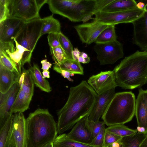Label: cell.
Returning <instances> with one entry per match:
<instances>
[{
	"mask_svg": "<svg viewBox=\"0 0 147 147\" xmlns=\"http://www.w3.org/2000/svg\"><path fill=\"white\" fill-rule=\"evenodd\" d=\"M136 129L138 132L144 133L146 134L145 129L143 127L138 126Z\"/></svg>",
	"mask_w": 147,
	"mask_h": 147,
	"instance_id": "c3c4849f",
	"label": "cell"
},
{
	"mask_svg": "<svg viewBox=\"0 0 147 147\" xmlns=\"http://www.w3.org/2000/svg\"><path fill=\"white\" fill-rule=\"evenodd\" d=\"M90 61V57L87 59H84L80 55L78 59V61L80 63H83L85 64L89 63Z\"/></svg>",
	"mask_w": 147,
	"mask_h": 147,
	"instance_id": "b9f144b4",
	"label": "cell"
},
{
	"mask_svg": "<svg viewBox=\"0 0 147 147\" xmlns=\"http://www.w3.org/2000/svg\"><path fill=\"white\" fill-rule=\"evenodd\" d=\"M7 8L8 17L25 22L40 18L36 0H8Z\"/></svg>",
	"mask_w": 147,
	"mask_h": 147,
	"instance_id": "52a82bcc",
	"label": "cell"
},
{
	"mask_svg": "<svg viewBox=\"0 0 147 147\" xmlns=\"http://www.w3.org/2000/svg\"><path fill=\"white\" fill-rule=\"evenodd\" d=\"M41 147H54L53 142H50L48 143Z\"/></svg>",
	"mask_w": 147,
	"mask_h": 147,
	"instance_id": "f907efd6",
	"label": "cell"
},
{
	"mask_svg": "<svg viewBox=\"0 0 147 147\" xmlns=\"http://www.w3.org/2000/svg\"><path fill=\"white\" fill-rule=\"evenodd\" d=\"M55 64L60 69L73 74H84V70L80 63L74 60H68L59 65Z\"/></svg>",
	"mask_w": 147,
	"mask_h": 147,
	"instance_id": "4316f807",
	"label": "cell"
},
{
	"mask_svg": "<svg viewBox=\"0 0 147 147\" xmlns=\"http://www.w3.org/2000/svg\"><path fill=\"white\" fill-rule=\"evenodd\" d=\"M80 56L84 59H87L89 57L86 53L83 52H81Z\"/></svg>",
	"mask_w": 147,
	"mask_h": 147,
	"instance_id": "681fc988",
	"label": "cell"
},
{
	"mask_svg": "<svg viewBox=\"0 0 147 147\" xmlns=\"http://www.w3.org/2000/svg\"><path fill=\"white\" fill-rule=\"evenodd\" d=\"M136 2L134 0H114L101 10L107 12L127 10L136 8Z\"/></svg>",
	"mask_w": 147,
	"mask_h": 147,
	"instance_id": "603a6c76",
	"label": "cell"
},
{
	"mask_svg": "<svg viewBox=\"0 0 147 147\" xmlns=\"http://www.w3.org/2000/svg\"><path fill=\"white\" fill-rule=\"evenodd\" d=\"M144 10L137 7L131 9L120 11L107 12L101 11L94 15V21L108 25H115L119 24L132 23L143 14Z\"/></svg>",
	"mask_w": 147,
	"mask_h": 147,
	"instance_id": "9c48e42d",
	"label": "cell"
},
{
	"mask_svg": "<svg viewBox=\"0 0 147 147\" xmlns=\"http://www.w3.org/2000/svg\"><path fill=\"white\" fill-rule=\"evenodd\" d=\"M42 75L44 78H50V72L49 71H44L42 72Z\"/></svg>",
	"mask_w": 147,
	"mask_h": 147,
	"instance_id": "bcb514c9",
	"label": "cell"
},
{
	"mask_svg": "<svg viewBox=\"0 0 147 147\" xmlns=\"http://www.w3.org/2000/svg\"><path fill=\"white\" fill-rule=\"evenodd\" d=\"M114 0H48L53 14L67 18L74 22L85 23Z\"/></svg>",
	"mask_w": 147,
	"mask_h": 147,
	"instance_id": "277c9868",
	"label": "cell"
},
{
	"mask_svg": "<svg viewBox=\"0 0 147 147\" xmlns=\"http://www.w3.org/2000/svg\"><path fill=\"white\" fill-rule=\"evenodd\" d=\"M122 138L107 131L106 129L103 147H107L113 143L120 140Z\"/></svg>",
	"mask_w": 147,
	"mask_h": 147,
	"instance_id": "e575fe53",
	"label": "cell"
},
{
	"mask_svg": "<svg viewBox=\"0 0 147 147\" xmlns=\"http://www.w3.org/2000/svg\"><path fill=\"white\" fill-rule=\"evenodd\" d=\"M98 94L85 80L70 88L68 99L57 112L58 134H61L72 128L80 119L92 111Z\"/></svg>",
	"mask_w": 147,
	"mask_h": 147,
	"instance_id": "6da1fadb",
	"label": "cell"
},
{
	"mask_svg": "<svg viewBox=\"0 0 147 147\" xmlns=\"http://www.w3.org/2000/svg\"><path fill=\"white\" fill-rule=\"evenodd\" d=\"M146 134L137 132L134 134L123 137L121 139L123 147H140Z\"/></svg>",
	"mask_w": 147,
	"mask_h": 147,
	"instance_id": "83f0119b",
	"label": "cell"
},
{
	"mask_svg": "<svg viewBox=\"0 0 147 147\" xmlns=\"http://www.w3.org/2000/svg\"><path fill=\"white\" fill-rule=\"evenodd\" d=\"M47 39L50 47L54 48L60 46L58 34L50 33L48 35Z\"/></svg>",
	"mask_w": 147,
	"mask_h": 147,
	"instance_id": "74e56055",
	"label": "cell"
},
{
	"mask_svg": "<svg viewBox=\"0 0 147 147\" xmlns=\"http://www.w3.org/2000/svg\"><path fill=\"white\" fill-rule=\"evenodd\" d=\"M48 0H36L37 5L40 10L42 7L45 3H47Z\"/></svg>",
	"mask_w": 147,
	"mask_h": 147,
	"instance_id": "7bdbcfd3",
	"label": "cell"
},
{
	"mask_svg": "<svg viewBox=\"0 0 147 147\" xmlns=\"http://www.w3.org/2000/svg\"><path fill=\"white\" fill-rule=\"evenodd\" d=\"M11 113L1 127H0V147H5L13 117Z\"/></svg>",
	"mask_w": 147,
	"mask_h": 147,
	"instance_id": "4dcf8cb0",
	"label": "cell"
},
{
	"mask_svg": "<svg viewBox=\"0 0 147 147\" xmlns=\"http://www.w3.org/2000/svg\"><path fill=\"white\" fill-rule=\"evenodd\" d=\"M54 147H96L81 143L68 137L65 134L58 136L53 142Z\"/></svg>",
	"mask_w": 147,
	"mask_h": 147,
	"instance_id": "d4e9b609",
	"label": "cell"
},
{
	"mask_svg": "<svg viewBox=\"0 0 147 147\" xmlns=\"http://www.w3.org/2000/svg\"><path fill=\"white\" fill-rule=\"evenodd\" d=\"M88 123L93 136V138L100 132L103 126L105 125L103 121H93L88 120Z\"/></svg>",
	"mask_w": 147,
	"mask_h": 147,
	"instance_id": "d590c367",
	"label": "cell"
},
{
	"mask_svg": "<svg viewBox=\"0 0 147 147\" xmlns=\"http://www.w3.org/2000/svg\"><path fill=\"white\" fill-rule=\"evenodd\" d=\"M41 63L42 65L41 69L44 71H49L51 67L52 64L47 61L46 59H44L41 61Z\"/></svg>",
	"mask_w": 147,
	"mask_h": 147,
	"instance_id": "ab89813d",
	"label": "cell"
},
{
	"mask_svg": "<svg viewBox=\"0 0 147 147\" xmlns=\"http://www.w3.org/2000/svg\"><path fill=\"white\" fill-rule=\"evenodd\" d=\"M81 52L77 48H74L72 52V55L73 59L78 61L79 57L80 55Z\"/></svg>",
	"mask_w": 147,
	"mask_h": 147,
	"instance_id": "60d3db41",
	"label": "cell"
},
{
	"mask_svg": "<svg viewBox=\"0 0 147 147\" xmlns=\"http://www.w3.org/2000/svg\"><path fill=\"white\" fill-rule=\"evenodd\" d=\"M58 36L60 46L67 55L71 59H73L72 55L73 47L71 42L61 32L58 34Z\"/></svg>",
	"mask_w": 147,
	"mask_h": 147,
	"instance_id": "1f68e13d",
	"label": "cell"
},
{
	"mask_svg": "<svg viewBox=\"0 0 147 147\" xmlns=\"http://www.w3.org/2000/svg\"><path fill=\"white\" fill-rule=\"evenodd\" d=\"M43 25V21L40 18L26 22L15 38L20 45L28 50L23 56V67L26 63L30 65L32 53L38 40L41 36Z\"/></svg>",
	"mask_w": 147,
	"mask_h": 147,
	"instance_id": "8992f818",
	"label": "cell"
},
{
	"mask_svg": "<svg viewBox=\"0 0 147 147\" xmlns=\"http://www.w3.org/2000/svg\"><path fill=\"white\" fill-rule=\"evenodd\" d=\"M109 25L93 21L76 25L74 28L82 43L89 45L94 42L100 33Z\"/></svg>",
	"mask_w": 147,
	"mask_h": 147,
	"instance_id": "7c38bea8",
	"label": "cell"
},
{
	"mask_svg": "<svg viewBox=\"0 0 147 147\" xmlns=\"http://www.w3.org/2000/svg\"><path fill=\"white\" fill-rule=\"evenodd\" d=\"M8 0H0V22L8 17Z\"/></svg>",
	"mask_w": 147,
	"mask_h": 147,
	"instance_id": "8d00e7d4",
	"label": "cell"
},
{
	"mask_svg": "<svg viewBox=\"0 0 147 147\" xmlns=\"http://www.w3.org/2000/svg\"><path fill=\"white\" fill-rule=\"evenodd\" d=\"M106 130L122 138L136 133V129H133L128 128L124 124H117L108 127Z\"/></svg>",
	"mask_w": 147,
	"mask_h": 147,
	"instance_id": "f1b7e54d",
	"label": "cell"
},
{
	"mask_svg": "<svg viewBox=\"0 0 147 147\" xmlns=\"http://www.w3.org/2000/svg\"><path fill=\"white\" fill-rule=\"evenodd\" d=\"M145 3L144 12L139 18L133 22V41L143 51H147V0H143Z\"/></svg>",
	"mask_w": 147,
	"mask_h": 147,
	"instance_id": "4fadbf2b",
	"label": "cell"
},
{
	"mask_svg": "<svg viewBox=\"0 0 147 147\" xmlns=\"http://www.w3.org/2000/svg\"><path fill=\"white\" fill-rule=\"evenodd\" d=\"M53 69L56 72L60 74L64 78H66L69 81L71 82L73 81V80L70 78V76H73L74 74H71L67 71L60 69L55 64L53 66Z\"/></svg>",
	"mask_w": 147,
	"mask_h": 147,
	"instance_id": "f35d334b",
	"label": "cell"
},
{
	"mask_svg": "<svg viewBox=\"0 0 147 147\" xmlns=\"http://www.w3.org/2000/svg\"><path fill=\"white\" fill-rule=\"evenodd\" d=\"M136 99L131 91L115 93L101 117L108 127L124 124L135 115Z\"/></svg>",
	"mask_w": 147,
	"mask_h": 147,
	"instance_id": "5b68a950",
	"label": "cell"
},
{
	"mask_svg": "<svg viewBox=\"0 0 147 147\" xmlns=\"http://www.w3.org/2000/svg\"><path fill=\"white\" fill-rule=\"evenodd\" d=\"M113 71L117 86L125 89L140 88L147 83V51H137L125 57Z\"/></svg>",
	"mask_w": 147,
	"mask_h": 147,
	"instance_id": "7a4b0ae2",
	"label": "cell"
},
{
	"mask_svg": "<svg viewBox=\"0 0 147 147\" xmlns=\"http://www.w3.org/2000/svg\"><path fill=\"white\" fill-rule=\"evenodd\" d=\"M42 19L43 25L41 32V36L46 34H59L61 32L60 22L53 17V15Z\"/></svg>",
	"mask_w": 147,
	"mask_h": 147,
	"instance_id": "cb8c5ba5",
	"label": "cell"
},
{
	"mask_svg": "<svg viewBox=\"0 0 147 147\" xmlns=\"http://www.w3.org/2000/svg\"><path fill=\"white\" fill-rule=\"evenodd\" d=\"M89 114L79 121L67 135L68 137L83 143L90 144L93 139L88 121Z\"/></svg>",
	"mask_w": 147,
	"mask_h": 147,
	"instance_id": "2e32d148",
	"label": "cell"
},
{
	"mask_svg": "<svg viewBox=\"0 0 147 147\" xmlns=\"http://www.w3.org/2000/svg\"><path fill=\"white\" fill-rule=\"evenodd\" d=\"M115 94V89H113L100 95H98L94 106L89 115V121H99Z\"/></svg>",
	"mask_w": 147,
	"mask_h": 147,
	"instance_id": "d6986e66",
	"label": "cell"
},
{
	"mask_svg": "<svg viewBox=\"0 0 147 147\" xmlns=\"http://www.w3.org/2000/svg\"><path fill=\"white\" fill-rule=\"evenodd\" d=\"M121 140V139L119 141L113 143L107 147H123V144Z\"/></svg>",
	"mask_w": 147,
	"mask_h": 147,
	"instance_id": "f6af8a7d",
	"label": "cell"
},
{
	"mask_svg": "<svg viewBox=\"0 0 147 147\" xmlns=\"http://www.w3.org/2000/svg\"><path fill=\"white\" fill-rule=\"evenodd\" d=\"M20 88L19 83L17 82L13 84L7 92H0V127L11 113V110Z\"/></svg>",
	"mask_w": 147,
	"mask_h": 147,
	"instance_id": "9a60e30c",
	"label": "cell"
},
{
	"mask_svg": "<svg viewBox=\"0 0 147 147\" xmlns=\"http://www.w3.org/2000/svg\"><path fill=\"white\" fill-rule=\"evenodd\" d=\"M106 129L105 125L99 133L93 138L90 145L96 147H103Z\"/></svg>",
	"mask_w": 147,
	"mask_h": 147,
	"instance_id": "836d02e7",
	"label": "cell"
},
{
	"mask_svg": "<svg viewBox=\"0 0 147 147\" xmlns=\"http://www.w3.org/2000/svg\"><path fill=\"white\" fill-rule=\"evenodd\" d=\"M140 147H147V135L142 141Z\"/></svg>",
	"mask_w": 147,
	"mask_h": 147,
	"instance_id": "7dc6e473",
	"label": "cell"
},
{
	"mask_svg": "<svg viewBox=\"0 0 147 147\" xmlns=\"http://www.w3.org/2000/svg\"><path fill=\"white\" fill-rule=\"evenodd\" d=\"M28 69L36 86L46 92H49L51 91L52 88L49 82L43 78L37 64L33 63V66H30Z\"/></svg>",
	"mask_w": 147,
	"mask_h": 147,
	"instance_id": "7402d4cb",
	"label": "cell"
},
{
	"mask_svg": "<svg viewBox=\"0 0 147 147\" xmlns=\"http://www.w3.org/2000/svg\"><path fill=\"white\" fill-rule=\"evenodd\" d=\"M18 19L8 17L0 22V42H14V39L25 23Z\"/></svg>",
	"mask_w": 147,
	"mask_h": 147,
	"instance_id": "5bb4252c",
	"label": "cell"
},
{
	"mask_svg": "<svg viewBox=\"0 0 147 147\" xmlns=\"http://www.w3.org/2000/svg\"><path fill=\"white\" fill-rule=\"evenodd\" d=\"M115 25H110L99 34L94 42L97 43H105L117 40Z\"/></svg>",
	"mask_w": 147,
	"mask_h": 147,
	"instance_id": "484cf974",
	"label": "cell"
},
{
	"mask_svg": "<svg viewBox=\"0 0 147 147\" xmlns=\"http://www.w3.org/2000/svg\"><path fill=\"white\" fill-rule=\"evenodd\" d=\"M33 94L30 91L20 87L10 112L13 114L24 112L29 108Z\"/></svg>",
	"mask_w": 147,
	"mask_h": 147,
	"instance_id": "ffe728a7",
	"label": "cell"
},
{
	"mask_svg": "<svg viewBox=\"0 0 147 147\" xmlns=\"http://www.w3.org/2000/svg\"><path fill=\"white\" fill-rule=\"evenodd\" d=\"M50 51L55 64L59 65L68 60H73L70 58L61 47L51 48Z\"/></svg>",
	"mask_w": 147,
	"mask_h": 147,
	"instance_id": "f546056e",
	"label": "cell"
},
{
	"mask_svg": "<svg viewBox=\"0 0 147 147\" xmlns=\"http://www.w3.org/2000/svg\"><path fill=\"white\" fill-rule=\"evenodd\" d=\"M135 115L138 126L143 127L147 135V89H139L136 101Z\"/></svg>",
	"mask_w": 147,
	"mask_h": 147,
	"instance_id": "ac0fdd59",
	"label": "cell"
},
{
	"mask_svg": "<svg viewBox=\"0 0 147 147\" xmlns=\"http://www.w3.org/2000/svg\"><path fill=\"white\" fill-rule=\"evenodd\" d=\"M88 84L98 95H100L117 86L113 71H101L91 76L88 80Z\"/></svg>",
	"mask_w": 147,
	"mask_h": 147,
	"instance_id": "8fae6325",
	"label": "cell"
},
{
	"mask_svg": "<svg viewBox=\"0 0 147 147\" xmlns=\"http://www.w3.org/2000/svg\"><path fill=\"white\" fill-rule=\"evenodd\" d=\"M16 50L14 42H0V49L3 51L12 60L20 76L24 69L22 60L24 54L27 50L20 45L14 38Z\"/></svg>",
	"mask_w": 147,
	"mask_h": 147,
	"instance_id": "e0dca14e",
	"label": "cell"
},
{
	"mask_svg": "<svg viewBox=\"0 0 147 147\" xmlns=\"http://www.w3.org/2000/svg\"><path fill=\"white\" fill-rule=\"evenodd\" d=\"M145 5V3L142 0L140 1L137 3L136 7L138 9L143 10H144Z\"/></svg>",
	"mask_w": 147,
	"mask_h": 147,
	"instance_id": "ee69618b",
	"label": "cell"
},
{
	"mask_svg": "<svg viewBox=\"0 0 147 147\" xmlns=\"http://www.w3.org/2000/svg\"><path fill=\"white\" fill-rule=\"evenodd\" d=\"M19 77L16 73L0 63V92H7L14 83L18 81Z\"/></svg>",
	"mask_w": 147,
	"mask_h": 147,
	"instance_id": "44dd1931",
	"label": "cell"
},
{
	"mask_svg": "<svg viewBox=\"0 0 147 147\" xmlns=\"http://www.w3.org/2000/svg\"><path fill=\"white\" fill-rule=\"evenodd\" d=\"M0 63L8 69L16 72L20 76L12 60L6 53L1 49H0Z\"/></svg>",
	"mask_w": 147,
	"mask_h": 147,
	"instance_id": "d6a6232c",
	"label": "cell"
},
{
	"mask_svg": "<svg viewBox=\"0 0 147 147\" xmlns=\"http://www.w3.org/2000/svg\"><path fill=\"white\" fill-rule=\"evenodd\" d=\"M5 147H28L26 119L23 113L13 114Z\"/></svg>",
	"mask_w": 147,
	"mask_h": 147,
	"instance_id": "ba28073f",
	"label": "cell"
},
{
	"mask_svg": "<svg viewBox=\"0 0 147 147\" xmlns=\"http://www.w3.org/2000/svg\"><path fill=\"white\" fill-rule=\"evenodd\" d=\"M26 123L28 147H41L58 136L57 123L47 109L39 108L30 113Z\"/></svg>",
	"mask_w": 147,
	"mask_h": 147,
	"instance_id": "3957f363",
	"label": "cell"
},
{
	"mask_svg": "<svg viewBox=\"0 0 147 147\" xmlns=\"http://www.w3.org/2000/svg\"><path fill=\"white\" fill-rule=\"evenodd\" d=\"M93 49L100 65L113 64L124 56L123 45L117 40L109 43L96 44Z\"/></svg>",
	"mask_w": 147,
	"mask_h": 147,
	"instance_id": "30bf717a",
	"label": "cell"
}]
</instances>
